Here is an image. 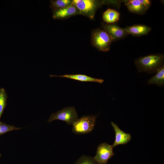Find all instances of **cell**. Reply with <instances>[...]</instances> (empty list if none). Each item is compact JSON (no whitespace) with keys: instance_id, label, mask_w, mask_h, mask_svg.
I'll return each instance as SVG.
<instances>
[{"instance_id":"obj_1","label":"cell","mask_w":164,"mask_h":164,"mask_svg":"<svg viewBox=\"0 0 164 164\" xmlns=\"http://www.w3.org/2000/svg\"><path fill=\"white\" fill-rule=\"evenodd\" d=\"M135 64L139 72L156 73L164 66V56L156 53L141 56L135 60Z\"/></svg>"},{"instance_id":"obj_2","label":"cell","mask_w":164,"mask_h":164,"mask_svg":"<svg viewBox=\"0 0 164 164\" xmlns=\"http://www.w3.org/2000/svg\"><path fill=\"white\" fill-rule=\"evenodd\" d=\"M106 1L93 0H73L72 4L76 7L79 13L91 19L94 18L97 9Z\"/></svg>"},{"instance_id":"obj_3","label":"cell","mask_w":164,"mask_h":164,"mask_svg":"<svg viewBox=\"0 0 164 164\" xmlns=\"http://www.w3.org/2000/svg\"><path fill=\"white\" fill-rule=\"evenodd\" d=\"M92 44L97 49L103 52H108L110 49L113 40L108 33L103 29L94 30L92 36Z\"/></svg>"},{"instance_id":"obj_4","label":"cell","mask_w":164,"mask_h":164,"mask_svg":"<svg viewBox=\"0 0 164 164\" xmlns=\"http://www.w3.org/2000/svg\"><path fill=\"white\" fill-rule=\"evenodd\" d=\"M97 116H83L72 124L73 132L76 134H85L91 132L94 127Z\"/></svg>"},{"instance_id":"obj_5","label":"cell","mask_w":164,"mask_h":164,"mask_svg":"<svg viewBox=\"0 0 164 164\" xmlns=\"http://www.w3.org/2000/svg\"><path fill=\"white\" fill-rule=\"evenodd\" d=\"M78 119V116L74 107H68L52 114L48 121L51 122L55 120H60L70 125Z\"/></svg>"},{"instance_id":"obj_6","label":"cell","mask_w":164,"mask_h":164,"mask_svg":"<svg viewBox=\"0 0 164 164\" xmlns=\"http://www.w3.org/2000/svg\"><path fill=\"white\" fill-rule=\"evenodd\" d=\"M113 148L112 145L107 143L100 144L97 147L94 159L98 164H107L108 160L114 155Z\"/></svg>"},{"instance_id":"obj_7","label":"cell","mask_w":164,"mask_h":164,"mask_svg":"<svg viewBox=\"0 0 164 164\" xmlns=\"http://www.w3.org/2000/svg\"><path fill=\"white\" fill-rule=\"evenodd\" d=\"M102 27L103 29L108 33L114 42L123 39L128 35L124 28L115 23L104 24Z\"/></svg>"},{"instance_id":"obj_8","label":"cell","mask_w":164,"mask_h":164,"mask_svg":"<svg viewBox=\"0 0 164 164\" xmlns=\"http://www.w3.org/2000/svg\"><path fill=\"white\" fill-rule=\"evenodd\" d=\"M111 124L115 133V140L112 145L113 148L118 145L126 144L131 140L132 137L130 134L123 132L113 122Z\"/></svg>"},{"instance_id":"obj_9","label":"cell","mask_w":164,"mask_h":164,"mask_svg":"<svg viewBox=\"0 0 164 164\" xmlns=\"http://www.w3.org/2000/svg\"><path fill=\"white\" fill-rule=\"evenodd\" d=\"M125 29L128 35L135 36H141L148 35L152 28L147 25L135 24L126 27Z\"/></svg>"},{"instance_id":"obj_10","label":"cell","mask_w":164,"mask_h":164,"mask_svg":"<svg viewBox=\"0 0 164 164\" xmlns=\"http://www.w3.org/2000/svg\"><path fill=\"white\" fill-rule=\"evenodd\" d=\"M79 13L75 6L71 4L66 7L53 12V17L54 19H63Z\"/></svg>"},{"instance_id":"obj_11","label":"cell","mask_w":164,"mask_h":164,"mask_svg":"<svg viewBox=\"0 0 164 164\" xmlns=\"http://www.w3.org/2000/svg\"><path fill=\"white\" fill-rule=\"evenodd\" d=\"M50 77H63L81 82H94L101 84L103 83L104 82V80L103 79L93 78L85 75L81 74H65L60 76L50 75Z\"/></svg>"},{"instance_id":"obj_12","label":"cell","mask_w":164,"mask_h":164,"mask_svg":"<svg viewBox=\"0 0 164 164\" xmlns=\"http://www.w3.org/2000/svg\"><path fill=\"white\" fill-rule=\"evenodd\" d=\"M122 2L132 13L141 15L147 10L139 0H126L122 1Z\"/></svg>"},{"instance_id":"obj_13","label":"cell","mask_w":164,"mask_h":164,"mask_svg":"<svg viewBox=\"0 0 164 164\" xmlns=\"http://www.w3.org/2000/svg\"><path fill=\"white\" fill-rule=\"evenodd\" d=\"M120 13L116 10L108 8L103 13L102 18L104 22L108 24H114L120 19Z\"/></svg>"},{"instance_id":"obj_14","label":"cell","mask_w":164,"mask_h":164,"mask_svg":"<svg viewBox=\"0 0 164 164\" xmlns=\"http://www.w3.org/2000/svg\"><path fill=\"white\" fill-rule=\"evenodd\" d=\"M149 84H155L159 87L164 85V66L161 68L155 75L147 80Z\"/></svg>"},{"instance_id":"obj_15","label":"cell","mask_w":164,"mask_h":164,"mask_svg":"<svg viewBox=\"0 0 164 164\" xmlns=\"http://www.w3.org/2000/svg\"><path fill=\"white\" fill-rule=\"evenodd\" d=\"M50 1V7L53 12L67 7L71 5L72 2V1L70 0H56Z\"/></svg>"},{"instance_id":"obj_16","label":"cell","mask_w":164,"mask_h":164,"mask_svg":"<svg viewBox=\"0 0 164 164\" xmlns=\"http://www.w3.org/2000/svg\"><path fill=\"white\" fill-rule=\"evenodd\" d=\"M8 96L4 88H0V120L7 105Z\"/></svg>"},{"instance_id":"obj_17","label":"cell","mask_w":164,"mask_h":164,"mask_svg":"<svg viewBox=\"0 0 164 164\" xmlns=\"http://www.w3.org/2000/svg\"><path fill=\"white\" fill-rule=\"evenodd\" d=\"M21 128H17L13 125H9L0 121V135L12 131L17 130Z\"/></svg>"},{"instance_id":"obj_18","label":"cell","mask_w":164,"mask_h":164,"mask_svg":"<svg viewBox=\"0 0 164 164\" xmlns=\"http://www.w3.org/2000/svg\"><path fill=\"white\" fill-rule=\"evenodd\" d=\"M74 164H98L94 158L86 155H83Z\"/></svg>"},{"instance_id":"obj_19","label":"cell","mask_w":164,"mask_h":164,"mask_svg":"<svg viewBox=\"0 0 164 164\" xmlns=\"http://www.w3.org/2000/svg\"><path fill=\"white\" fill-rule=\"evenodd\" d=\"M145 8L146 10L150 7L151 4V1L149 0H139Z\"/></svg>"},{"instance_id":"obj_20","label":"cell","mask_w":164,"mask_h":164,"mask_svg":"<svg viewBox=\"0 0 164 164\" xmlns=\"http://www.w3.org/2000/svg\"><path fill=\"white\" fill-rule=\"evenodd\" d=\"M1 154L0 153V158L1 157Z\"/></svg>"}]
</instances>
